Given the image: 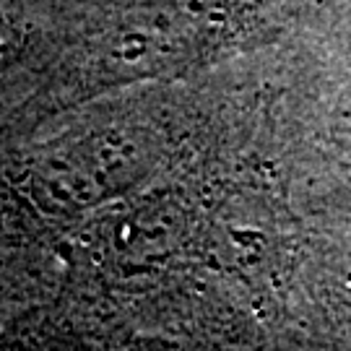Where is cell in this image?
<instances>
[{
    "mask_svg": "<svg viewBox=\"0 0 351 351\" xmlns=\"http://www.w3.org/2000/svg\"><path fill=\"white\" fill-rule=\"evenodd\" d=\"M138 175V149L114 136L52 146L26 172L29 198L45 213L88 208Z\"/></svg>",
    "mask_w": 351,
    "mask_h": 351,
    "instance_id": "1",
    "label": "cell"
},
{
    "mask_svg": "<svg viewBox=\"0 0 351 351\" xmlns=\"http://www.w3.org/2000/svg\"><path fill=\"white\" fill-rule=\"evenodd\" d=\"M24 47H26L24 32L13 24L8 16L0 13V71L16 63L24 55Z\"/></svg>",
    "mask_w": 351,
    "mask_h": 351,
    "instance_id": "2",
    "label": "cell"
}]
</instances>
